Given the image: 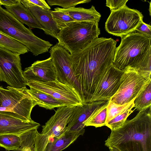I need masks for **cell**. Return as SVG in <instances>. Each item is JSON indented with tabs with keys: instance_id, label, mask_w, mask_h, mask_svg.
Returning a JSON list of instances; mask_svg holds the SVG:
<instances>
[{
	"instance_id": "30",
	"label": "cell",
	"mask_w": 151,
	"mask_h": 151,
	"mask_svg": "<svg viewBox=\"0 0 151 151\" xmlns=\"http://www.w3.org/2000/svg\"><path fill=\"white\" fill-rule=\"evenodd\" d=\"M49 5L51 6L54 5L60 6L62 9H67L75 7L77 5L83 3H88L89 0H47Z\"/></svg>"
},
{
	"instance_id": "10",
	"label": "cell",
	"mask_w": 151,
	"mask_h": 151,
	"mask_svg": "<svg viewBox=\"0 0 151 151\" xmlns=\"http://www.w3.org/2000/svg\"><path fill=\"white\" fill-rule=\"evenodd\" d=\"M151 81L135 70L124 71L119 87L110 101L120 105L129 103L135 99Z\"/></svg>"
},
{
	"instance_id": "2",
	"label": "cell",
	"mask_w": 151,
	"mask_h": 151,
	"mask_svg": "<svg viewBox=\"0 0 151 151\" xmlns=\"http://www.w3.org/2000/svg\"><path fill=\"white\" fill-rule=\"evenodd\" d=\"M105 145L120 151H151V111H140L111 131Z\"/></svg>"
},
{
	"instance_id": "4",
	"label": "cell",
	"mask_w": 151,
	"mask_h": 151,
	"mask_svg": "<svg viewBox=\"0 0 151 151\" xmlns=\"http://www.w3.org/2000/svg\"><path fill=\"white\" fill-rule=\"evenodd\" d=\"M0 32L25 46L35 56L48 52L53 45L35 35L0 5Z\"/></svg>"
},
{
	"instance_id": "35",
	"label": "cell",
	"mask_w": 151,
	"mask_h": 151,
	"mask_svg": "<svg viewBox=\"0 0 151 151\" xmlns=\"http://www.w3.org/2000/svg\"><path fill=\"white\" fill-rule=\"evenodd\" d=\"M110 151H120L117 148L113 147H109Z\"/></svg>"
},
{
	"instance_id": "8",
	"label": "cell",
	"mask_w": 151,
	"mask_h": 151,
	"mask_svg": "<svg viewBox=\"0 0 151 151\" xmlns=\"http://www.w3.org/2000/svg\"><path fill=\"white\" fill-rule=\"evenodd\" d=\"M143 17L139 11L126 5L118 10L111 11L105 22V29L109 33L121 38L134 32Z\"/></svg>"
},
{
	"instance_id": "1",
	"label": "cell",
	"mask_w": 151,
	"mask_h": 151,
	"mask_svg": "<svg viewBox=\"0 0 151 151\" xmlns=\"http://www.w3.org/2000/svg\"><path fill=\"white\" fill-rule=\"evenodd\" d=\"M116 41L98 38L78 52L70 55L72 66L84 96L90 103L101 75L112 63Z\"/></svg>"
},
{
	"instance_id": "15",
	"label": "cell",
	"mask_w": 151,
	"mask_h": 151,
	"mask_svg": "<svg viewBox=\"0 0 151 151\" xmlns=\"http://www.w3.org/2000/svg\"><path fill=\"white\" fill-rule=\"evenodd\" d=\"M109 101H94L84 105L76 106L67 125V131L84 132V122L93 114Z\"/></svg>"
},
{
	"instance_id": "32",
	"label": "cell",
	"mask_w": 151,
	"mask_h": 151,
	"mask_svg": "<svg viewBox=\"0 0 151 151\" xmlns=\"http://www.w3.org/2000/svg\"><path fill=\"white\" fill-rule=\"evenodd\" d=\"M128 0H106V6L109 7L111 11L118 10L126 5Z\"/></svg>"
},
{
	"instance_id": "23",
	"label": "cell",
	"mask_w": 151,
	"mask_h": 151,
	"mask_svg": "<svg viewBox=\"0 0 151 151\" xmlns=\"http://www.w3.org/2000/svg\"><path fill=\"white\" fill-rule=\"evenodd\" d=\"M134 107L139 112L147 110L151 107V81L149 82L136 98Z\"/></svg>"
},
{
	"instance_id": "25",
	"label": "cell",
	"mask_w": 151,
	"mask_h": 151,
	"mask_svg": "<svg viewBox=\"0 0 151 151\" xmlns=\"http://www.w3.org/2000/svg\"><path fill=\"white\" fill-rule=\"evenodd\" d=\"M20 146V139L18 135L6 134L0 135V147L8 151H17Z\"/></svg>"
},
{
	"instance_id": "12",
	"label": "cell",
	"mask_w": 151,
	"mask_h": 151,
	"mask_svg": "<svg viewBox=\"0 0 151 151\" xmlns=\"http://www.w3.org/2000/svg\"><path fill=\"white\" fill-rule=\"evenodd\" d=\"M27 85L48 94L60 101L65 106L83 105L81 97L76 90L68 85L63 84L57 79L47 82L31 81Z\"/></svg>"
},
{
	"instance_id": "34",
	"label": "cell",
	"mask_w": 151,
	"mask_h": 151,
	"mask_svg": "<svg viewBox=\"0 0 151 151\" xmlns=\"http://www.w3.org/2000/svg\"><path fill=\"white\" fill-rule=\"evenodd\" d=\"M19 1V0H0V5H3L4 6H9L17 3Z\"/></svg>"
},
{
	"instance_id": "17",
	"label": "cell",
	"mask_w": 151,
	"mask_h": 151,
	"mask_svg": "<svg viewBox=\"0 0 151 151\" xmlns=\"http://www.w3.org/2000/svg\"><path fill=\"white\" fill-rule=\"evenodd\" d=\"M25 7L30 10L44 33L57 39L60 30L50 13V10L45 11L35 5H28Z\"/></svg>"
},
{
	"instance_id": "16",
	"label": "cell",
	"mask_w": 151,
	"mask_h": 151,
	"mask_svg": "<svg viewBox=\"0 0 151 151\" xmlns=\"http://www.w3.org/2000/svg\"><path fill=\"white\" fill-rule=\"evenodd\" d=\"M40 124L34 121L28 122L0 113V135L6 134L20 135L34 129Z\"/></svg>"
},
{
	"instance_id": "36",
	"label": "cell",
	"mask_w": 151,
	"mask_h": 151,
	"mask_svg": "<svg viewBox=\"0 0 151 151\" xmlns=\"http://www.w3.org/2000/svg\"></svg>"
},
{
	"instance_id": "21",
	"label": "cell",
	"mask_w": 151,
	"mask_h": 151,
	"mask_svg": "<svg viewBox=\"0 0 151 151\" xmlns=\"http://www.w3.org/2000/svg\"><path fill=\"white\" fill-rule=\"evenodd\" d=\"M29 92L37 105L47 109H52L65 106L60 101L40 91L30 88Z\"/></svg>"
},
{
	"instance_id": "3",
	"label": "cell",
	"mask_w": 151,
	"mask_h": 151,
	"mask_svg": "<svg viewBox=\"0 0 151 151\" xmlns=\"http://www.w3.org/2000/svg\"><path fill=\"white\" fill-rule=\"evenodd\" d=\"M151 40L134 32L121 37L120 43L115 50L113 64L123 71L135 70L151 79Z\"/></svg>"
},
{
	"instance_id": "6",
	"label": "cell",
	"mask_w": 151,
	"mask_h": 151,
	"mask_svg": "<svg viewBox=\"0 0 151 151\" xmlns=\"http://www.w3.org/2000/svg\"><path fill=\"white\" fill-rule=\"evenodd\" d=\"M7 88L0 86V113L26 122L33 121L31 114L37 104L29 89L26 86L20 88L8 86Z\"/></svg>"
},
{
	"instance_id": "26",
	"label": "cell",
	"mask_w": 151,
	"mask_h": 151,
	"mask_svg": "<svg viewBox=\"0 0 151 151\" xmlns=\"http://www.w3.org/2000/svg\"><path fill=\"white\" fill-rule=\"evenodd\" d=\"M37 129L31 130L19 135L21 146L17 151H35L34 138Z\"/></svg>"
},
{
	"instance_id": "18",
	"label": "cell",
	"mask_w": 151,
	"mask_h": 151,
	"mask_svg": "<svg viewBox=\"0 0 151 151\" xmlns=\"http://www.w3.org/2000/svg\"><path fill=\"white\" fill-rule=\"evenodd\" d=\"M6 9L22 24L28 26L29 28H42L30 10L20 1L11 6H4Z\"/></svg>"
},
{
	"instance_id": "7",
	"label": "cell",
	"mask_w": 151,
	"mask_h": 151,
	"mask_svg": "<svg viewBox=\"0 0 151 151\" xmlns=\"http://www.w3.org/2000/svg\"><path fill=\"white\" fill-rule=\"evenodd\" d=\"M76 106H64L58 108L55 114L42 126L41 133L36 130L34 138L35 151H44L48 143L61 136Z\"/></svg>"
},
{
	"instance_id": "11",
	"label": "cell",
	"mask_w": 151,
	"mask_h": 151,
	"mask_svg": "<svg viewBox=\"0 0 151 151\" xmlns=\"http://www.w3.org/2000/svg\"><path fill=\"white\" fill-rule=\"evenodd\" d=\"M23 72L20 55L0 47V81L15 88L26 86Z\"/></svg>"
},
{
	"instance_id": "5",
	"label": "cell",
	"mask_w": 151,
	"mask_h": 151,
	"mask_svg": "<svg viewBox=\"0 0 151 151\" xmlns=\"http://www.w3.org/2000/svg\"><path fill=\"white\" fill-rule=\"evenodd\" d=\"M100 34L98 22L73 21L60 30L58 43L71 55L98 38Z\"/></svg>"
},
{
	"instance_id": "20",
	"label": "cell",
	"mask_w": 151,
	"mask_h": 151,
	"mask_svg": "<svg viewBox=\"0 0 151 151\" xmlns=\"http://www.w3.org/2000/svg\"><path fill=\"white\" fill-rule=\"evenodd\" d=\"M83 132H71L66 131L61 136L55 138L48 143L44 151H61L73 143Z\"/></svg>"
},
{
	"instance_id": "9",
	"label": "cell",
	"mask_w": 151,
	"mask_h": 151,
	"mask_svg": "<svg viewBox=\"0 0 151 151\" xmlns=\"http://www.w3.org/2000/svg\"><path fill=\"white\" fill-rule=\"evenodd\" d=\"M50 49V57L56 72L57 80L75 88L79 94L83 105H85L81 86L72 66L70 53L58 43Z\"/></svg>"
},
{
	"instance_id": "24",
	"label": "cell",
	"mask_w": 151,
	"mask_h": 151,
	"mask_svg": "<svg viewBox=\"0 0 151 151\" xmlns=\"http://www.w3.org/2000/svg\"><path fill=\"white\" fill-rule=\"evenodd\" d=\"M109 102H107L93 114L84 122V126H93L96 128L105 125L107 106Z\"/></svg>"
},
{
	"instance_id": "22",
	"label": "cell",
	"mask_w": 151,
	"mask_h": 151,
	"mask_svg": "<svg viewBox=\"0 0 151 151\" xmlns=\"http://www.w3.org/2000/svg\"><path fill=\"white\" fill-rule=\"evenodd\" d=\"M0 47L20 55L29 51L25 46L20 42L1 32Z\"/></svg>"
},
{
	"instance_id": "29",
	"label": "cell",
	"mask_w": 151,
	"mask_h": 151,
	"mask_svg": "<svg viewBox=\"0 0 151 151\" xmlns=\"http://www.w3.org/2000/svg\"><path fill=\"white\" fill-rule=\"evenodd\" d=\"M54 9V11L50 10V12L59 30L69 23L76 21L65 12L58 10L56 8Z\"/></svg>"
},
{
	"instance_id": "14",
	"label": "cell",
	"mask_w": 151,
	"mask_h": 151,
	"mask_svg": "<svg viewBox=\"0 0 151 151\" xmlns=\"http://www.w3.org/2000/svg\"><path fill=\"white\" fill-rule=\"evenodd\" d=\"M23 75L28 82H47L57 79L56 73L51 58L42 60H37L25 68Z\"/></svg>"
},
{
	"instance_id": "28",
	"label": "cell",
	"mask_w": 151,
	"mask_h": 151,
	"mask_svg": "<svg viewBox=\"0 0 151 151\" xmlns=\"http://www.w3.org/2000/svg\"><path fill=\"white\" fill-rule=\"evenodd\" d=\"M134 100H133L129 103L122 105L117 104L109 101L107 106L106 123L125 111L134 102Z\"/></svg>"
},
{
	"instance_id": "31",
	"label": "cell",
	"mask_w": 151,
	"mask_h": 151,
	"mask_svg": "<svg viewBox=\"0 0 151 151\" xmlns=\"http://www.w3.org/2000/svg\"><path fill=\"white\" fill-rule=\"evenodd\" d=\"M25 6L28 5L37 6L45 11L50 10L51 7L44 0H19Z\"/></svg>"
},
{
	"instance_id": "33",
	"label": "cell",
	"mask_w": 151,
	"mask_h": 151,
	"mask_svg": "<svg viewBox=\"0 0 151 151\" xmlns=\"http://www.w3.org/2000/svg\"><path fill=\"white\" fill-rule=\"evenodd\" d=\"M136 32L141 34L149 38H151V26L142 21L136 28Z\"/></svg>"
},
{
	"instance_id": "13",
	"label": "cell",
	"mask_w": 151,
	"mask_h": 151,
	"mask_svg": "<svg viewBox=\"0 0 151 151\" xmlns=\"http://www.w3.org/2000/svg\"><path fill=\"white\" fill-rule=\"evenodd\" d=\"M124 72L112 63L101 75L90 103L109 101L118 90Z\"/></svg>"
},
{
	"instance_id": "27",
	"label": "cell",
	"mask_w": 151,
	"mask_h": 151,
	"mask_svg": "<svg viewBox=\"0 0 151 151\" xmlns=\"http://www.w3.org/2000/svg\"><path fill=\"white\" fill-rule=\"evenodd\" d=\"M134 107V102L125 111L106 123L105 126L109 128L111 131L119 128L124 124L129 116L133 112V110L131 109Z\"/></svg>"
},
{
	"instance_id": "19",
	"label": "cell",
	"mask_w": 151,
	"mask_h": 151,
	"mask_svg": "<svg viewBox=\"0 0 151 151\" xmlns=\"http://www.w3.org/2000/svg\"><path fill=\"white\" fill-rule=\"evenodd\" d=\"M56 8L65 12L76 21L99 22L101 17L100 14L93 5L88 9L81 7H73L67 9L59 7Z\"/></svg>"
}]
</instances>
